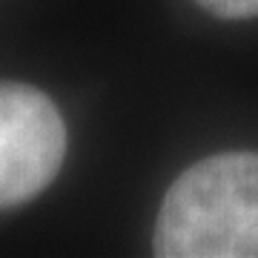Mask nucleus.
<instances>
[{
  "instance_id": "7ed1b4c3",
  "label": "nucleus",
  "mask_w": 258,
  "mask_h": 258,
  "mask_svg": "<svg viewBox=\"0 0 258 258\" xmlns=\"http://www.w3.org/2000/svg\"><path fill=\"white\" fill-rule=\"evenodd\" d=\"M201 9L212 12L224 20H249L258 18V0H195Z\"/></svg>"
},
{
  "instance_id": "f257e3e1",
  "label": "nucleus",
  "mask_w": 258,
  "mask_h": 258,
  "mask_svg": "<svg viewBox=\"0 0 258 258\" xmlns=\"http://www.w3.org/2000/svg\"><path fill=\"white\" fill-rule=\"evenodd\" d=\"M152 249L161 258H258V152L192 164L166 189Z\"/></svg>"
},
{
  "instance_id": "f03ea898",
  "label": "nucleus",
  "mask_w": 258,
  "mask_h": 258,
  "mask_svg": "<svg viewBox=\"0 0 258 258\" xmlns=\"http://www.w3.org/2000/svg\"><path fill=\"white\" fill-rule=\"evenodd\" d=\"M66 123L46 92L0 81V210L20 207L57 178Z\"/></svg>"
}]
</instances>
